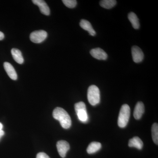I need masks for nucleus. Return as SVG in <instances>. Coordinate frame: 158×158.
Segmentation results:
<instances>
[{"mask_svg": "<svg viewBox=\"0 0 158 158\" xmlns=\"http://www.w3.org/2000/svg\"><path fill=\"white\" fill-rule=\"evenodd\" d=\"M53 116L60 122L63 128L68 129L71 126V119L67 112L62 108L57 107L53 112Z\"/></svg>", "mask_w": 158, "mask_h": 158, "instance_id": "obj_1", "label": "nucleus"}, {"mask_svg": "<svg viewBox=\"0 0 158 158\" xmlns=\"http://www.w3.org/2000/svg\"><path fill=\"white\" fill-rule=\"evenodd\" d=\"M131 110L129 106L124 104L122 106L118 118V125L119 127L124 128L127 125L129 120Z\"/></svg>", "mask_w": 158, "mask_h": 158, "instance_id": "obj_2", "label": "nucleus"}, {"mask_svg": "<svg viewBox=\"0 0 158 158\" xmlns=\"http://www.w3.org/2000/svg\"><path fill=\"white\" fill-rule=\"evenodd\" d=\"M88 99L90 105L94 106L100 101V93L99 88L95 85H91L88 90Z\"/></svg>", "mask_w": 158, "mask_h": 158, "instance_id": "obj_3", "label": "nucleus"}, {"mask_svg": "<svg viewBox=\"0 0 158 158\" xmlns=\"http://www.w3.org/2000/svg\"><path fill=\"white\" fill-rule=\"evenodd\" d=\"M75 110L79 120L82 122H87L88 116L86 110V105L84 102H80L75 104Z\"/></svg>", "mask_w": 158, "mask_h": 158, "instance_id": "obj_4", "label": "nucleus"}, {"mask_svg": "<svg viewBox=\"0 0 158 158\" xmlns=\"http://www.w3.org/2000/svg\"><path fill=\"white\" fill-rule=\"evenodd\" d=\"M48 34L45 31L39 30L34 31L30 35V40L34 43L39 44L43 42L47 37Z\"/></svg>", "mask_w": 158, "mask_h": 158, "instance_id": "obj_5", "label": "nucleus"}, {"mask_svg": "<svg viewBox=\"0 0 158 158\" xmlns=\"http://www.w3.org/2000/svg\"><path fill=\"white\" fill-rule=\"evenodd\" d=\"M133 60L135 63H140L143 61L144 55L141 49L137 46H134L131 48Z\"/></svg>", "mask_w": 158, "mask_h": 158, "instance_id": "obj_6", "label": "nucleus"}, {"mask_svg": "<svg viewBox=\"0 0 158 158\" xmlns=\"http://www.w3.org/2000/svg\"><path fill=\"white\" fill-rule=\"evenodd\" d=\"M56 146L59 155L62 158H65L67 152L70 148L69 144L67 141L61 140L57 142Z\"/></svg>", "mask_w": 158, "mask_h": 158, "instance_id": "obj_7", "label": "nucleus"}, {"mask_svg": "<svg viewBox=\"0 0 158 158\" xmlns=\"http://www.w3.org/2000/svg\"><path fill=\"white\" fill-rule=\"evenodd\" d=\"M90 54L93 58L98 60H105L108 58L106 53L99 48L92 49L90 51Z\"/></svg>", "mask_w": 158, "mask_h": 158, "instance_id": "obj_8", "label": "nucleus"}, {"mask_svg": "<svg viewBox=\"0 0 158 158\" xmlns=\"http://www.w3.org/2000/svg\"><path fill=\"white\" fill-rule=\"evenodd\" d=\"M32 2L35 5L38 6L40 12L43 14L49 15L50 14V10L45 1L43 0H33Z\"/></svg>", "mask_w": 158, "mask_h": 158, "instance_id": "obj_9", "label": "nucleus"}, {"mask_svg": "<svg viewBox=\"0 0 158 158\" xmlns=\"http://www.w3.org/2000/svg\"><path fill=\"white\" fill-rule=\"evenodd\" d=\"M4 67L7 74L10 78L13 80H17V74L14 67L10 63L8 62H4Z\"/></svg>", "mask_w": 158, "mask_h": 158, "instance_id": "obj_10", "label": "nucleus"}, {"mask_svg": "<svg viewBox=\"0 0 158 158\" xmlns=\"http://www.w3.org/2000/svg\"><path fill=\"white\" fill-rule=\"evenodd\" d=\"M80 25L82 29L88 31L89 34L91 36H94L96 35V32L93 29L91 23L87 20H81L80 23Z\"/></svg>", "mask_w": 158, "mask_h": 158, "instance_id": "obj_11", "label": "nucleus"}, {"mask_svg": "<svg viewBox=\"0 0 158 158\" xmlns=\"http://www.w3.org/2000/svg\"><path fill=\"white\" fill-rule=\"evenodd\" d=\"M144 112V104L141 102H138L135 107L134 116L136 119H140Z\"/></svg>", "mask_w": 158, "mask_h": 158, "instance_id": "obj_12", "label": "nucleus"}, {"mask_svg": "<svg viewBox=\"0 0 158 158\" xmlns=\"http://www.w3.org/2000/svg\"><path fill=\"white\" fill-rule=\"evenodd\" d=\"M128 145L130 147H135L138 149H141L143 148V143L139 137H135L130 139Z\"/></svg>", "mask_w": 158, "mask_h": 158, "instance_id": "obj_13", "label": "nucleus"}, {"mask_svg": "<svg viewBox=\"0 0 158 158\" xmlns=\"http://www.w3.org/2000/svg\"><path fill=\"white\" fill-rule=\"evenodd\" d=\"M11 55L15 61L19 64H22L24 62L22 54L19 50L16 48H12L11 50Z\"/></svg>", "mask_w": 158, "mask_h": 158, "instance_id": "obj_14", "label": "nucleus"}, {"mask_svg": "<svg viewBox=\"0 0 158 158\" xmlns=\"http://www.w3.org/2000/svg\"><path fill=\"white\" fill-rule=\"evenodd\" d=\"M128 18L131 23L133 28L135 29H138L140 27V23L137 15L134 12H130L128 15Z\"/></svg>", "mask_w": 158, "mask_h": 158, "instance_id": "obj_15", "label": "nucleus"}, {"mask_svg": "<svg viewBox=\"0 0 158 158\" xmlns=\"http://www.w3.org/2000/svg\"><path fill=\"white\" fill-rule=\"evenodd\" d=\"M101 144L98 142H92L88 145L87 151L89 154L94 153L101 148Z\"/></svg>", "mask_w": 158, "mask_h": 158, "instance_id": "obj_16", "label": "nucleus"}, {"mask_svg": "<svg viewBox=\"0 0 158 158\" xmlns=\"http://www.w3.org/2000/svg\"><path fill=\"white\" fill-rule=\"evenodd\" d=\"M116 1L115 0H102L100 2L101 7L106 9H111L116 6Z\"/></svg>", "mask_w": 158, "mask_h": 158, "instance_id": "obj_17", "label": "nucleus"}, {"mask_svg": "<svg viewBox=\"0 0 158 158\" xmlns=\"http://www.w3.org/2000/svg\"><path fill=\"white\" fill-rule=\"evenodd\" d=\"M152 135L153 141L156 144H158V125L155 123L152 125Z\"/></svg>", "mask_w": 158, "mask_h": 158, "instance_id": "obj_18", "label": "nucleus"}, {"mask_svg": "<svg viewBox=\"0 0 158 158\" xmlns=\"http://www.w3.org/2000/svg\"><path fill=\"white\" fill-rule=\"evenodd\" d=\"M62 2L65 6L70 9L75 8L77 5V2L75 0H63Z\"/></svg>", "mask_w": 158, "mask_h": 158, "instance_id": "obj_19", "label": "nucleus"}, {"mask_svg": "<svg viewBox=\"0 0 158 158\" xmlns=\"http://www.w3.org/2000/svg\"><path fill=\"white\" fill-rule=\"evenodd\" d=\"M36 158H50V157L45 153L40 152L37 154Z\"/></svg>", "mask_w": 158, "mask_h": 158, "instance_id": "obj_20", "label": "nucleus"}, {"mask_svg": "<svg viewBox=\"0 0 158 158\" xmlns=\"http://www.w3.org/2000/svg\"><path fill=\"white\" fill-rule=\"evenodd\" d=\"M5 37V35L2 32L0 31V40H2Z\"/></svg>", "mask_w": 158, "mask_h": 158, "instance_id": "obj_21", "label": "nucleus"}, {"mask_svg": "<svg viewBox=\"0 0 158 158\" xmlns=\"http://www.w3.org/2000/svg\"><path fill=\"white\" fill-rule=\"evenodd\" d=\"M4 134H5V132H4V131L2 130H1L0 131V139L4 135Z\"/></svg>", "mask_w": 158, "mask_h": 158, "instance_id": "obj_22", "label": "nucleus"}, {"mask_svg": "<svg viewBox=\"0 0 158 158\" xmlns=\"http://www.w3.org/2000/svg\"><path fill=\"white\" fill-rule=\"evenodd\" d=\"M2 128L3 125L2 124V123H0V131H1V130H2Z\"/></svg>", "mask_w": 158, "mask_h": 158, "instance_id": "obj_23", "label": "nucleus"}]
</instances>
